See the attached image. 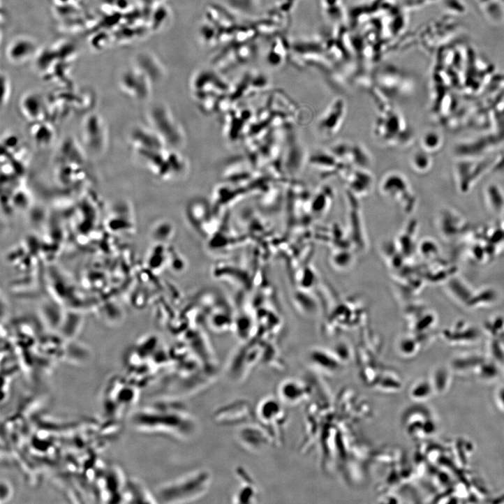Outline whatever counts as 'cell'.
I'll list each match as a JSON object with an SVG mask.
<instances>
[{"label":"cell","mask_w":504,"mask_h":504,"mask_svg":"<svg viewBox=\"0 0 504 504\" xmlns=\"http://www.w3.org/2000/svg\"><path fill=\"white\" fill-rule=\"evenodd\" d=\"M151 128L169 146L180 148L184 143L183 131L167 107L163 104L153 105L148 112Z\"/></svg>","instance_id":"6da1fadb"},{"label":"cell","mask_w":504,"mask_h":504,"mask_svg":"<svg viewBox=\"0 0 504 504\" xmlns=\"http://www.w3.org/2000/svg\"><path fill=\"white\" fill-rule=\"evenodd\" d=\"M82 139L85 148L93 155H100L108 146V133L103 118L92 114L84 119L82 125Z\"/></svg>","instance_id":"7a4b0ae2"},{"label":"cell","mask_w":504,"mask_h":504,"mask_svg":"<svg viewBox=\"0 0 504 504\" xmlns=\"http://www.w3.org/2000/svg\"><path fill=\"white\" fill-rule=\"evenodd\" d=\"M119 83L125 94L138 101L150 98L154 84L144 73L135 66L123 72Z\"/></svg>","instance_id":"3957f363"},{"label":"cell","mask_w":504,"mask_h":504,"mask_svg":"<svg viewBox=\"0 0 504 504\" xmlns=\"http://www.w3.org/2000/svg\"><path fill=\"white\" fill-rule=\"evenodd\" d=\"M134 150L147 164L154 157L165 149L166 143L152 129L138 127L131 135Z\"/></svg>","instance_id":"277c9868"},{"label":"cell","mask_w":504,"mask_h":504,"mask_svg":"<svg viewBox=\"0 0 504 504\" xmlns=\"http://www.w3.org/2000/svg\"><path fill=\"white\" fill-rule=\"evenodd\" d=\"M209 482V475L207 473H195L191 477L181 479L178 482L170 486L167 489L170 492L169 498L179 501V500H191L202 494Z\"/></svg>","instance_id":"5b68a950"},{"label":"cell","mask_w":504,"mask_h":504,"mask_svg":"<svg viewBox=\"0 0 504 504\" xmlns=\"http://www.w3.org/2000/svg\"><path fill=\"white\" fill-rule=\"evenodd\" d=\"M36 42L27 36H20L10 42L7 48V58L17 66L24 65L34 59L38 53Z\"/></svg>","instance_id":"8992f818"},{"label":"cell","mask_w":504,"mask_h":504,"mask_svg":"<svg viewBox=\"0 0 504 504\" xmlns=\"http://www.w3.org/2000/svg\"><path fill=\"white\" fill-rule=\"evenodd\" d=\"M45 98L36 91L26 94L20 102V109L23 115L34 123L43 121L46 115Z\"/></svg>","instance_id":"52a82bcc"},{"label":"cell","mask_w":504,"mask_h":504,"mask_svg":"<svg viewBox=\"0 0 504 504\" xmlns=\"http://www.w3.org/2000/svg\"><path fill=\"white\" fill-rule=\"evenodd\" d=\"M135 66L144 73L153 83L161 80L165 75L163 66L156 58L149 54L140 55Z\"/></svg>","instance_id":"ba28073f"},{"label":"cell","mask_w":504,"mask_h":504,"mask_svg":"<svg viewBox=\"0 0 504 504\" xmlns=\"http://www.w3.org/2000/svg\"><path fill=\"white\" fill-rule=\"evenodd\" d=\"M34 141L41 147L50 145L54 139V131L51 125L43 121L36 122L31 130Z\"/></svg>","instance_id":"9c48e42d"},{"label":"cell","mask_w":504,"mask_h":504,"mask_svg":"<svg viewBox=\"0 0 504 504\" xmlns=\"http://www.w3.org/2000/svg\"><path fill=\"white\" fill-rule=\"evenodd\" d=\"M279 413H281V406L278 402L272 399L263 401L258 410L261 420L266 424H272L276 422V420L279 417Z\"/></svg>","instance_id":"30bf717a"},{"label":"cell","mask_w":504,"mask_h":504,"mask_svg":"<svg viewBox=\"0 0 504 504\" xmlns=\"http://www.w3.org/2000/svg\"><path fill=\"white\" fill-rule=\"evenodd\" d=\"M436 394H443L450 385L451 374L448 369L443 367L438 369L431 379Z\"/></svg>","instance_id":"8fae6325"},{"label":"cell","mask_w":504,"mask_h":504,"mask_svg":"<svg viewBox=\"0 0 504 504\" xmlns=\"http://www.w3.org/2000/svg\"><path fill=\"white\" fill-rule=\"evenodd\" d=\"M433 394L435 392L431 380H422L414 385L411 395L414 399L424 401Z\"/></svg>","instance_id":"7c38bea8"},{"label":"cell","mask_w":504,"mask_h":504,"mask_svg":"<svg viewBox=\"0 0 504 504\" xmlns=\"http://www.w3.org/2000/svg\"><path fill=\"white\" fill-rule=\"evenodd\" d=\"M475 372L481 380L486 382L494 380L499 376L498 369L492 363H481Z\"/></svg>","instance_id":"4fadbf2b"},{"label":"cell","mask_w":504,"mask_h":504,"mask_svg":"<svg viewBox=\"0 0 504 504\" xmlns=\"http://www.w3.org/2000/svg\"><path fill=\"white\" fill-rule=\"evenodd\" d=\"M442 144V138L434 132L425 133L422 138V145L426 152L438 150Z\"/></svg>","instance_id":"5bb4252c"},{"label":"cell","mask_w":504,"mask_h":504,"mask_svg":"<svg viewBox=\"0 0 504 504\" xmlns=\"http://www.w3.org/2000/svg\"><path fill=\"white\" fill-rule=\"evenodd\" d=\"M411 165L414 170L418 172L427 171L431 167V160L428 156L422 152H417L413 154L410 160Z\"/></svg>","instance_id":"9a60e30c"},{"label":"cell","mask_w":504,"mask_h":504,"mask_svg":"<svg viewBox=\"0 0 504 504\" xmlns=\"http://www.w3.org/2000/svg\"><path fill=\"white\" fill-rule=\"evenodd\" d=\"M2 84H3V98L2 105H7L9 102V99L11 94V84L9 77L7 75L2 73Z\"/></svg>","instance_id":"2e32d148"},{"label":"cell","mask_w":504,"mask_h":504,"mask_svg":"<svg viewBox=\"0 0 504 504\" xmlns=\"http://www.w3.org/2000/svg\"><path fill=\"white\" fill-rule=\"evenodd\" d=\"M496 400L498 407L504 413V386L496 392Z\"/></svg>","instance_id":"e0dca14e"}]
</instances>
